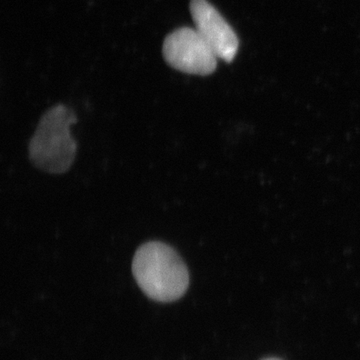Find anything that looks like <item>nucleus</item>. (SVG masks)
<instances>
[{"instance_id":"4","label":"nucleus","mask_w":360,"mask_h":360,"mask_svg":"<svg viewBox=\"0 0 360 360\" xmlns=\"http://www.w3.org/2000/svg\"><path fill=\"white\" fill-rule=\"evenodd\" d=\"M191 13L195 30L217 58L231 63L238 53V35L224 16L207 0H191Z\"/></svg>"},{"instance_id":"1","label":"nucleus","mask_w":360,"mask_h":360,"mask_svg":"<svg viewBox=\"0 0 360 360\" xmlns=\"http://www.w3.org/2000/svg\"><path fill=\"white\" fill-rule=\"evenodd\" d=\"M132 274L144 295L158 302H174L186 295L189 272L172 246L149 241L135 252Z\"/></svg>"},{"instance_id":"5","label":"nucleus","mask_w":360,"mask_h":360,"mask_svg":"<svg viewBox=\"0 0 360 360\" xmlns=\"http://www.w3.org/2000/svg\"><path fill=\"white\" fill-rule=\"evenodd\" d=\"M262 360H283V359H277V357H267V359H264Z\"/></svg>"},{"instance_id":"3","label":"nucleus","mask_w":360,"mask_h":360,"mask_svg":"<svg viewBox=\"0 0 360 360\" xmlns=\"http://www.w3.org/2000/svg\"><path fill=\"white\" fill-rule=\"evenodd\" d=\"M162 53L168 65L188 75L205 77L217 70V56L195 28L180 27L168 34Z\"/></svg>"},{"instance_id":"2","label":"nucleus","mask_w":360,"mask_h":360,"mask_svg":"<svg viewBox=\"0 0 360 360\" xmlns=\"http://www.w3.org/2000/svg\"><path fill=\"white\" fill-rule=\"evenodd\" d=\"M77 116L63 104L46 111L30 143V158L34 167L52 174H65L77 155V143L70 127Z\"/></svg>"}]
</instances>
